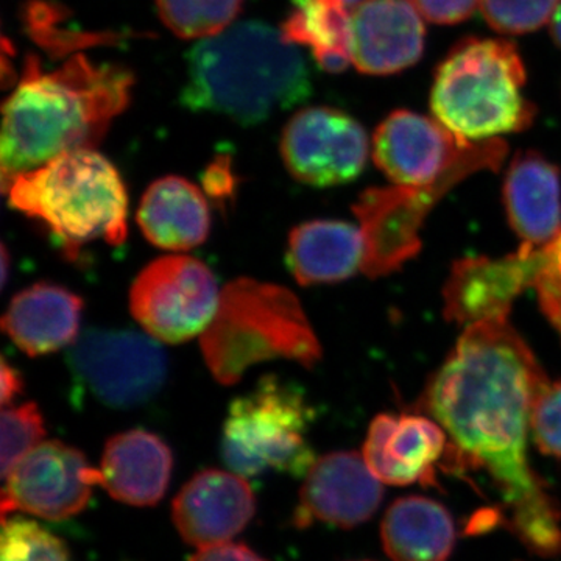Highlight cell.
<instances>
[{"label": "cell", "instance_id": "1", "mask_svg": "<svg viewBox=\"0 0 561 561\" xmlns=\"http://www.w3.org/2000/svg\"><path fill=\"white\" fill-rule=\"evenodd\" d=\"M548 376L507 319L471 324L427 386L423 408L451 437L454 470H485L508 524L531 552H561V511L527 457L531 412Z\"/></svg>", "mask_w": 561, "mask_h": 561}, {"label": "cell", "instance_id": "2", "mask_svg": "<svg viewBox=\"0 0 561 561\" xmlns=\"http://www.w3.org/2000/svg\"><path fill=\"white\" fill-rule=\"evenodd\" d=\"M133 77L114 65L76 55L44 72L28 58L24 76L3 105L0 138L2 187L69 151L94 149L111 121L130 102Z\"/></svg>", "mask_w": 561, "mask_h": 561}, {"label": "cell", "instance_id": "3", "mask_svg": "<svg viewBox=\"0 0 561 561\" xmlns=\"http://www.w3.org/2000/svg\"><path fill=\"white\" fill-rule=\"evenodd\" d=\"M311 94V70L297 44L264 22L247 21L192 47L180 101L194 113L251 127Z\"/></svg>", "mask_w": 561, "mask_h": 561}, {"label": "cell", "instance_id": "4", "mask_svg": "<svg viewBox=\"0 0 561 561\" xmlns=\"http://www.w3.org/2000/svg\"><path fill=\"white\" fill-rule=\"evenodd\" d=\"M3 192L11 208L43 225L69 260L91 243L117 247L127 239V187L94 149L61 154L16 176Z\"/></svg>", "mask_w": 561, "mask_h": 561}, {"label": "cell", "instance_id": "5", "mask_svg": "<svg viewBox=\"0 0 561 561\" xmlns=\"http://www.w3.org/2000/svg\"><path fill=\"white\" fill-rule=\"evenodd\" d=\"M202 353L216 381L232 386L262 362L286 359L311 368L321 346L294 291L239 278L221 290L216 316L202 334Z\"/></svg>", "mask_w": 561, "mask_h": 561}, {"label": "cell", "instance_id": "6", "mask_svg": "<svg viewBox=\"0 0 561 561\" xmlns=\"http://www.w3.org/2000/svg\"><path fill=\"white\" fill-rule=\"evenodd\" d=\"M526 80V66L511 41H460L435 70L432 114L468 140L526 130L537 116L524 95Z\"/></svg>", "mask_w": 561, "mask_h": 561}, {"label": "cell", "instance_id": "7", "mask_svg": "<svg viewBox=\"0 0 561 561\" xmlns=\"http://www.w3.org/2000/svg\"><path fill=\"white\" fill-rule=\"evenodd\" d=\"M316 411L297 386L268 375L236 398L221 435V456L243 478L267 471L305 476L316 463L309 445Z\"/></svg>", "mask_w": 561, "mask_h": 561}, {"label": "cell", "instance_id": "8", "mask_svg": "<svg viewBox=\"0 0 561 561\" xmlns=\"http://www.w3.org/2000/svg\"><path fill=\"white\" fill-rule=\"evenodd\" d=\"M502 139L468 140L437 119L398 110L381 122L373 138L376 165L398 186H442L479 171H497L507 157Z\"/></svg>", "mask_w": 561, "mask_h": 561}, {"label": "cell", "instance_id": "9", "mask_svg": "<svg viewBox=\"0 0 561 561\" xmlns=\"http://www.w3.org/2000/svg\"><path fill=\"white\" fill-rule=\"evenodd\" d=\"M73 375L95 400L111 409H133L157 397L168 379V354L135 331L91 328L69 353Z\"/></svg>", "mask_w": 561, "mask_h": 561}, {"label": "cell", "instance_id": "10", "mask_svg": "<svg viewBox=\"0 0 561 561\" xmlns=\"http://www.w3.org/2000/svg\"><path fill=\"white\" fill-rule=\"evenodd\" d=\"M219 286L208 265L191 256H164L136 276L130 309L147 334L181 343L203 334L220 302Z\"/></svg>", "mask_w": 561, "mask_h": 561}, {"label": "cell", "instance_id": "11", "mask_svg": "<svg viewBox=\"0 0 561 561\" xmlns=\"http://www.w3.org/2000/svg\"><path fill=\"white\" fill-rule=\"evenodd\" d=\"M280 157L300 183L341 186L356 180L367 164V131L341 110L312 106L287 122L280 136Z\"/></svg>", "mask_w": 561, "mask_h": 561}, {"label": "cell", "instance_id": "12", "mask_svg": "<svg viewBox=\"0 0 561 561\" xmlns=\"http://www.w3.org/2000/svg\"><path fill=\"white\" fill-rule=\"evenodd\" d=\"M3 518L22 511L50 522L79 515L102 485L101 470L84 454L58 440L43 442L3 479Z\"/></svg>", "mask_w": 561, "mask_h": 561}, {"label": "cell", "instance_id": "13", "mask_svg": "<svg viewBox=\"0 0 561 561\" xmlns=\"http://www.w3.org/2000/svg\"><path fill=\"white\" fill-rule=\"evenodd\" d=\"M448 190L431 187H371L353 206L364 236L362 271L370 278L400 271L421 250L424 219Z\"/></svg>", "mask_w": 561, "mask_h": 561}, {"label": "cell", "instance_id": "14", "mask_svg": "<svg viewBox=\"0 0 561 561\" xmlns=\"http://www.w3.org/2000/svg\"><path fill=\"white\" fill-rule=\"evenodd\" d=\"M542 260V250L519 247L515 254L501 260L481 256L457 261L443 290L446 319L467 328L507 319L513 301L537 280Z\"/></svg>", "mask_w": 561, "mask_h": 561}, {"label": "cell", "instance_id": "15", "mask_svg": "<svg viewBox=\"0 0 561 561\" xmlns=\"http://www.w3.org/2000/svg\"><path fill=\"white\" fill-rule=\"evenodd\" d=\"M382 482L373 474L364 456L331 453L320 457L306 474L295 524L311 523L351 527L367 523L381 505Z\"/></svg>", "mask_w": 561, "mask_h": 561}, {"label": "cell", "instance_id": "16", "mask_svg": "<svg viewBox=\"0 0 561 561\" xmlns=\"http://www.w3.org/2000/svg\"><path fill=\"white\" fill-rule=\"evenodd\" d=\"M254 512L256 500L247 479L221 470L195 474L172 504L176 530L198 549L231 541L245 529Z\"/></svg>", "mask_w": 561, "mask_h": 561}, {"label": "cell", "instance_id": "17", "mask_svg": "<svg viewBox=\"0 0 561 561\" xmlns=\"http://www.w3.org/2000/svg\"><path fill=\"white\" fill-rule=\"evenodd\" d=\"M426 28L411 0H362L351 11V61L368 76L411 68L424 51Z\"/></svg>", "mask_w": 561, "mask_h": 561}, {"label": "cell", "instance_id": "18", "mask_svg": "<svg viewBox=\"0 0 561 561\" xmlns=\"http://www.w3.org/2000/svg\"><path fill=\"white\" fill-rule=\"evenodd\" d=\"M445 432L426 416L381 413L373 420L362 456L387 485H435V465L449 449Z\"/></svg>", "mask_w": 561, "mask_h": 561}, {"label": "cell", "instance_id": "19", "mask_svg": "<svg viewBox=\"0 0 561 561\" xmlns=\"http://www.w3.org/2000/svg\"><path fill=\"white\" fill-rule=\"evenodd\" d=\"M504 205L523 249H546L561 232L559 169L538 151H518L505 176Z\"/></svg>", "mask_w": 561, "mask_h": 561}, {"label": "cell", "instance_id": "20", "mask_svg": "<svg viewBox=\"0 0 561 561\" xmlns=\"http://www.w3.org/2000/svg\"><path fill=\"white\" fill-rule=\"evenodd\" d=\"M83 300L54 283L33 284L14 295L3 313L2 330L32 357L55 353L79 337Z\"/></svg>", "mask_w": 561, "mask_h": 561}, {"label": "cell", "instance_id": "21", "mask_svg": "<svg viewBox=\"0 0 561 561\" xmlns=\"http://www.w3.org/2000/svg\"><path fill=\"white\" fill-rule=\"evenodd\" d=\"M171 448L149 431L114 435L102 456V486L113 500L135 507L158 504L171 482Z\"/></svg>", "mask_w": 561, "mask_h": 561}, {"label": "cell", "instance_id": "22", "mask_svg": "<svg viewBox=\"0 0 561 561\" xmlns=\"http://www.w3.org/2000/svg\"><path fill=\"white\" fill-rule=\"evenodd\" d=\"M136 219L147 241L162 250L195 249L208 239L210 230L205 195L191 181L175 175L150 184Z\"/></svg>", "mask_w": 561, "mask_h": 561}, {"label": "cell", "instance_id": "23", "mask_svg": "<svg viewBox=\"0 0 561 561\" xmlns=\"http://www.w3.org/2000/svg\"><path fill=\"white\" fill-rule=\"evenodd\" d=\"M360 228L342 220H312L290 231L287 265L301 286L341 283L364 264Z\"/></svg>", "mask_w": 561, "mask_h": 561}, {"label": "cell", "instance_id": "24", "mask_svg": "<svg viewBox=\"0 0 561 561\" xmlns=\"http://www.w3.org/2000/svg\"><path fill=\"white\" fill-rule=\"evenodd\" d=\"M381 538L393 561H446L456 545V526L440 502L408 496L390 505Z\"/></svg>", "mask_w": 561, "mask_h": 561}, {"label": "cell", "instance_id": "25", "mask_svg": "<svg viewBox=\"0 0 561 561\" xmlns=\"http://www.w3.org/2000/svg\"><path fill=\"white\" fill-rule=\"evenodd\" d=\"M351 10L345 0H294L284 38L312 50L321 69L343 72L351 65Z\"/></svg>", "mask_w": 561, "mask_h": 561}, {"label": "cell", "instance_id": "26", "mask_svg": "<svg viewBox=\"0 0 561 561\" xmlns=\"http://www.w3.org/2000/svg\"><path fill=\"white\" fill-rule=\"evenodd\" d=\"M169 31L183 39H206L231 27L242 0H157Z\"/></svg>", "mask_w": 561, "mask_h": 561}, {"label": "cell", "instance_id": "27", "mask_svg": "<svg viewBox=\"0 0 561 561\" xmlns=\"http://www.w3.org/2000/svg\"><path fill=\"white\" fill-rule=\"evenodd\" d=\"M0 561H72L68 546L32 519L3 518Z\"/></svg>", "mask_w": 561, "mask_h": 561}, {"label": "cell", "instance_id": "28", "mask_svg": "<svg viewBox=\"0 0 561 561\" xmlns=\"http://www.w3.org/2000/svg\"><path fill=\"white\" fill-rule=\"evenodd\" d=\"M46 437V426L35 402L11 405L2 412V479L24 459L28 453L43 443Z\"/></svg>", "mask_w": 561, "mask_h": 561}, {"label": "cell", "instance_id": "29", "mask_svg": "<svg viewBox=\"0 0 561 561\" xmlns=\"http://www.w3.org/2000/svg\"><path fill=\"white\" fill-rule=\"evenodd\" d=\"M561 0H481L483 18L504 35L538 31L552 21Z\"/></svg>", "mask_w": 561, "mask_h": 561}, {"label": "cell", "instance_id": "30", "mask_svg": "<svg viewBox=\"0 0 561 561\" xmlns=\"http://www.w3.org/2000/svg\"><path fill=\"white\" fill-rule=\"evenodd\" d=\"M530 427L538 449L561 460V381L549 382L535 402Z\"/></svg>", "mask_w": 561, "mask_h": 561}, {"label": "cell", "instance_id": "31", "mask_svg": "<svg viewBox=\"0 0 561 561\" xmlns=\"http://www.w3.org/2000/svg\"><path fill=\"white\" fill-rule=\"evenodd\" d=\"M542 254L545 260L534 287L542 312L561 335V232L556 241L542 249Z\"/></svg>", "mask_w": 561, "mask_h": 561}, {"label": "cell", "instance_id": "32", "mask_svg": "<svg viewBox=\"0 0 561 561\" xmlns=\"http://www.w3.org/2000/svg\"><path fill=\"white\" fill-rule=\"evenodd\" d=\"M413 5L432 24L454 25L467 21L481 0H412Z\"/></svg>", "mask_w": 561, "mask_h": 561}, {"label": "cell", "instance_id": "33", "mask_svg": "<svg viewBox=\"0 0 561 561\" xmlns=\"http://www.w3.org/2000/svg\"><path fill=\"white\" fill-rule=\"evenodd\" d=\"M203 184L216 202H225L234 191V176L228 158L221 157L209 165L203 175Z\"/></svg>", "mask_w": 561, "mask_h": 561}, {"label": "cell", "instance_id": "34", "mask_svg": "<svg viewBox=\"0 0 561 561\" xmlns=\"http://www.w3.org/2000/svg\"><path fill=\"white\" fill-rule=\"evenodd\" d=\"M191 561H267L242 542H224V545L203 548Z\"/></svg>", "mask_w": 561, "mask_h": 561}, {"label": "cell", "instance_id": "35", "mask_svg": "<svg viewBox=\"0 0 561 561\" xmlns=\"http://www.w3.org/2000/svg\"><path fill=\"white\" fill-rule=\"evenodd\" d=\"M0 381H2V405L7 408L13 404V401L22 393L24 382H22L21 373L11 367L9 362L2 360V370H0Z\"/></svg>", "mask_w": 561, "mask_h": 561}, {"label": "cell", "instance_id": "36", "mask_svg": "<svg viewBox=\"0 0 561 561\" xmlns=\"http://www.w3.org/2000/svg\"><path fill=\"white\" fill-rule=\"evenodd\" d=\"M551 35L553 43H556L557 46H559V49H561V3L551 21Z\"/></svg>", "mask_w": 561, "mask_h": 561}, {"label": "cell", "instance_id": "37", "mask_svg": "<svg viewBox=\"0 0 561 561\" xmlns=\"http://www.w3.org/2000/svg\"><path fill=\"white\" fill-rule=\"evenodd\" d=\"M9 265H10L9 249H7V247L3 245L2 247V273H0V275H2V287H5L7 278H9Z\"/></svg>", "mask_w": 561, "mask_h": 561}]
</instances>
